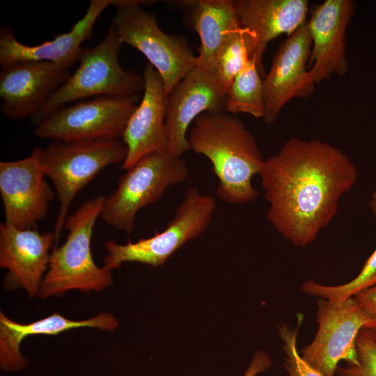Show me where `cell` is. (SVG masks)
<instances>
[{
  "mask_svg": "<svg viewBox=\"0 0 376 376\" xmlns=\"http://www.w3.org/2000/svg\"><path fill=\"white\" fill-rule=\"evenodd\" d=\"M259 175L269 203L267 219L298 246L315 240L336 214L341 196L358 178L356 166L339 148L296 137L265 159Z\"/></svg>",
  "mask_w": 376,
  "mask_h": 376,
  "instance_id": "1",
  "label": "cell"
},
{
  "mask_svg": "<svg viewBox=\"0 0 376 376\" xmlns=\"http://www.w3.org/2000/svg\"><path fill=\"white\" fill-rule=\"evenodd\" d=\"M187 139L190 149L210 161L221 200L240 205L258 197L252 178L260 174L265 159L256 138L239 118L226 111L203 113L195 119Z\"/></svg>",
  "mask_w": 376,
  "mask_h": 376,
  "instance_id": "2",
  "label": "cell"
},
{
  "mask_svg": "<svg viewBox=\"0 0 376 376\" xmlns=\"http://www.w3.org/2000/svg\"><path fill=\"white\" fill-rule=\"evenodd\" d=\"M105 201L104 196H95L68 216L65 242L52 249L38 297H58L72 290L97 292L112 283L111 271L95 264L91 247L94 226Z\"/></svg>",
  "mask_w": 376,
  "mask_h": 376,
  "instance_id": "3",
  "label": "cell"
},
{
  "mask_svg": "<svg viewBox=\"0 0 376 376\" xmlns=\"http://www.w3.org/2000/svg\"><path fill=\"white\" fill-rule=\"evenodd\" d=\"M123 44L110 24L95 46L82 47L79 66L32 118L36 125L54 109L77 100L97 96L127 97L143 91V75L122 68L118 53Z\"/></svg>",
  "mask_w": 376,
  "mask_h": 376,
  "instance_id": "4",
  "label": "cell"
},
{
  "mask_svg": "<svg viewBox=\"0 0 376 376\" xmlns=\"http://www.w3.org/2000/svg\"><path fill=\"white\" fill-rule=\"evenodd\" d=\"M127 148L119 139L53 141L42 150L47 177L54 184L59 210L55 224L57 244L75 197L104 168L123 163Z\"/></svg>",
  "mask_w": 376,
  "mask_h": 376,
  "instance_id": "5",
  "label": "cell"
},
{
  "mask_svg": "<svg viewBox=\"0 0 376 376\" xmlns=\"http://www.w3.org/2000/svg\"><path fill=\"white\" fill-rule=\"evenodd\" d=\"M149 1L115 0L116 14L111 24L122 44L141 52L161 76L169 94L197 65L187 41L164 33L156 17L142 8Z\"/></svg>",
  "mask_w": 376,
  "mask_h": 376,
  "instance_id": "6",
  "label": "cell"
},
{
  "mask_svg": "<svg viewBox=\"0 0 376 376\" xmlns=\"http://www.w3.org/2000/svg\"><path fill=\"white\" fill-rule=\"evenodd\" d=\"M216 209L213 196L189 188L166 228L152 237L136 242L118 244L104 242L107 254L103 267L110 271L125 263H139L160 267L188 241L201 235L208 227Z\"/></svg>",
  "mask_w": 376,
  "mask_h": 376,
  "instance_id": "7",
  "label": "cell"
},
{
  "mask_svg": "<svg viewBox=\"0 0 376 376\" xmlns=\"http://www.w3.org/2000/svg\"><path fill=\"white\" fill-rule=\"evenodd\" d=\"M189 173L181 157L167 150L145 155L119 178L116 189L106 198L101 218L131 234L138 212L157 202L169 187L183 182Z\"/></svg>",
  "mask_w": 376,
  "mask_h": 376,
  "instance_id": "8",
  "label": "cell"
},
{
  "mask_svg": "<svg viewBox=\"0 0 376 376\" xmlns=\"http://www.w3.org/2000/svg\"><path fill=\"white\" fill-rule=\"evenodd\" d=\"M139 96H97L60 107L36 125L40 139L75 141L122 137Z\"/></svg>",
  "mask_w": 376,
  "mask_h": 376,
  "instance_id": "9",
  "label": "cell"
},
{
  "mask_svg": "<svg viewBox=\"0 0 376 376\" xmlns=\"http://www.w3.org/2000/svg\"><path fill=\"white\" fill-rule=\"evenodd\" d=\"M316 316L318 331L299 354L323 376H334L340 361L357 362V338L369 320L353 297L320 299Z\"/></svg>",
  "mask_w": 376,
  "mask_h": 376,
  "instance_id": "10",
  "label": "cell"
},
{
  "mask_svg": "<svg viewBox=\"0 0 376 376\" xmlns=\"http://www.w3.org/2000/svg\"><path fill=\"white\" fill-rule=\"evenodd\" d=\"M42 150L37 147L26 157L0 162V194L7 225L36 228L48 213L54 191L45 179Z\"/></svg>",
  "mask_w": 376,
  "mask_h": 376,
  "instance_id": "11",
  "label": "cell"
},
{
  "mask_svg": "<svg viewBox=\"0 0 376 376\" xmlns=\"http://www.w3.org/2000/svg\"><path fill=\"white\" fill-rule=\"evenodd\" d=\"M225 100L226 90L217 72L197 64L168 94V152L181 157L189 150L187 132L191 122L205 112L226 111Z\"/></svg>",
  "mask_w": 376,
  "mask_h": 376,
  "instance_id": "12",
  "label": "cell"
},
{
  "mask_svg": "<svg viewBox=\"0 0 376 376\" xmlns=\"http://www.w3.org/2000/svg\"><path fill=\"white\" fill-rule=\"evenodd\" d=\"M1 67L0 110L12 120L34 117L71 75L70 68L45 61L17 62Z\"/></svg>",
  "mask_w": 376,
  "mask_h": 376,
  "instance_id": "13",
  "label": "cell"
},
{
  "mask_svg": "<svg viewBox=\"0 0 376 376\" xmlns=\"http://www.w3.org/2000/svg\"><path fill=\"white\" fill-rule=\"evenodd\" d=\"M311 39L306 23L288 36L276 52L271 68L263 80L265 122H275L282 108L294 98H306L315 82L306 66Z\"/></svg>",
  "mask_w": 376,
  "mask_h": 376,
  "instance_id": "14",
  "label": "cell"
},
{
  "mask_svg": "<svg viewBox=\"0 0 376 376\" xmlns=\"http://www.w3.org/2000/svg\"><path fill=\"white\" fill-rule=\"evenodd\" d=\"M54 232L19 229L0 224V267L7 273L3 281L8 290L22 288L30 297H38L54 247Z\"/></svg>",
  "mask_w": 376,
  "mask_h": 376,
  "instance_id": "15",
  "label": "cell"
},
{
  "mask_svg": "<svg viewBox=\"0 0 376 376\" xmlns=\"http://www.w3.org/2000/svg\"><path fill=\"white\" fill-rule=\"evenodd\" d=\"M354 10L352 0H326L306 22L312 42L308 72L315 84L332 75L346 74L345 33Z\"/></svg>",
  "mask_w": 376,
  "mask_h": 376,
  "instance_id": "16",
  "label": "cell"
},
{
  "mask_svg": "<svg viewBox=\"0 0 376 376\" xmlns=\"http://www.w3.org/2000/svg\"><path fill=\"white\" fill-rule=\"evenodd\" d=\"M143 95L130 116L122 135L127 155L122 169L127 170L145 155L167 150L165 120L168 94L158 72L148 63L143 72Z\"/></svg>",
  "mask_w": 376,
  "mask_h": 376,
  "instance_id": "17",
  "label": "cell"
},
{
  "mask_svg": "<svg viewBox=\"0 0 376 376\" xmlns=\"http://www.w3.org/2000/svg\"><path fill=\"white\" fill-rule=\"evenodd\" d=\"M115 0H91L84 16L66 33L29 46L19 42L12 29H0V65L24 61H45L70 68L78 61L81 44L92 38L96 21Z\"/></svg>",
  "mask_w": 376,
  "mask_h": 376,
  "instance_id": "18",
  "label": "cell"
},
{
  "mask_svg": "<svg viewBox=\"0 0 376 376\" xmlns=\"http://www.w3.org/2000/svg\"><path fill=\"white\" fill-rule=\"evenodd\" d=\"M242 28L249 35L251 56L264 74L263 56L268 43L282 34L291 36L306 24L307 0H234Z\"/></svg>",
  "mask_w": 376,
  "mask_h": 376,
  "instance_id": "19",
  "label": "cell"
},
{
  "mask_svg": "<svg viewBox=\"0 0 376 376\" xmlns=\"http://www.w3.org/2000/svg\"><path fill=\"white\" fill-rule=\"evenodd\" d=\"M118 327L116 317L108 312H101L93 318L72 320L55 312L42 319L27 324L13 321L0 312V368L8 373L23 370L28 359L20 350L24 339L30 336H55L62 332L81 327H90L111 332Z\"/></svg>",
  "mask_w": 376,
  "mask_h": 376,
  "instance_id": "20",
  "label": "cell"
},
{
  "mask_svg": "<svg viewBox=\"0 0 376 376\" xmlns=\"http://www.w3.org/2000/svg\"><path fill=\"white\" fill-rule=\"evenodd\" d=\"M201 40L197 64L217 72L219 56L231 36L241 28L231 0L182 1Z\"/></svg>",
  "mask_w": 376,
  "mask_h": 376,
  "instance_id": "21",
  "label": "cell"
},
{
  "mask_svg": "<svg viewBox=\"0 0 376 376\" xmlns=\"http://www.w3.org/2000/svg\"><path fill=\"white\" fill-rule=\"evenodd\" d=\"M255 61L250 58L237 74L226 92L225 111L244 113L259 118L265 115L263 80Z\"/></svg>",
  "mask_w": 376,
  "mask_h": 376,
  "instance_id": "22",
  "label": "cell"
},
{
  "mask_svg": "<svg viewBox=\"0 0 376 376\" xmlns=\"http://www.w3.org/2000/svg\"><path fill=\"white\" fill-rule=\"evenodd\" d=\"M369 206L376 214V189L372 194ZM375 285H376V249L366 261L359 274L349 282L328 285L313 281H307L301 285V291L320 299L342 300L352 297Z\"/></svg>",
  "mask_w": 376,
  "mask_h": 376,
  "instance_id": "23",
  "label": "cell"
},
{
  "mask_svg": "<svg viewBox=\"0 0 376 376\" xmlns=\"http://www.w3.org/2000/svg\"><path fill=\"white\" fill-rule=\"evenodd\" d=\"M251 38L242 26L223 48L217 61V75L226 92L234 77L251 58Z\"/></svg>",
  "mask_w": 376,
  "mask_h": 376,
  "instance_id": "24",
  "label": "cell"
},
{
  "mask_svg": "<svg viewBox=\"0 0 376 376\" xmlns=\"http://www.w3.org/2000/svg\"><path fill=\"white\" fill-rule=\"evenodd\" d=\"M357 362L338 366L334 376H376V335L367 327L356 341Z\"/></svg>",
  "mask_w": 376,
  "mask_h": 376,
  "instance_id": "25",
  "label": "cell"
},
{
  "mask_svg": "<svg viewBox=\"0 0 376 376\" xmlns=\"http://www.w3.org/2000/svg\"><path fill=\"white\" fill-rule=\"evenodd\" d=\"M298 329L299 327L291 329L283 324L278 327L279 335L283 341L288 376H323L306 362L299 353L297 347Z\"/></svg>",
  "mask_w": 376,
  "mask_h": 376,
  "instance_id": "26",
  "label": "cell"
},
{
  "mask_svg": "<svg viewBox=\"0 0 376 376\" xmlns=\"http://www.w3.org/2000/svg\"><path fill=\"white\" fill-rule=\"evenodd\" d=\"M353 297L369 320L366 327L376 335V285L359 292Z\"/></svg>",
  "mask_w": 376,
  "mask_h": 376,
  "instance_id": "27",
  "label": "cell"
},
{
  "mask_svg": "<svg viewBox=\"0 0 376 376\" xmlns=\"http://www.w3.org/2000/svg\"><path fill=\"white\" fill-rule=\"evenodd\" d=\"M271 366V358L265 352L259 350L255 353L246 369L244 376H258Z\"/></svg>",
  "mask_w": 376,
  "mask_h": 376,
  "instance_id": "28",
  "label": "cell"
}]
</instances>
